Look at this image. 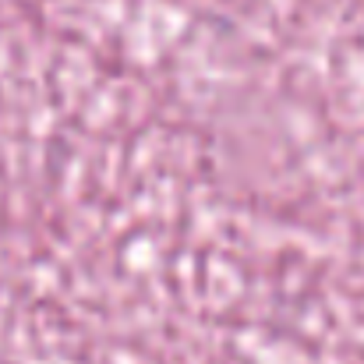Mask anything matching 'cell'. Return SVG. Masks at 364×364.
Listing matches in <instances>:
<instances>
[]
</instances>
